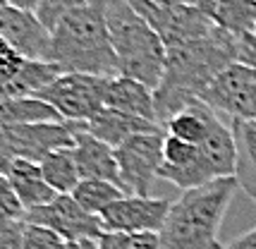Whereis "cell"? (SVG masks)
<instances>
[{
  "mask_svg": "<svg viewBox=\"0 0 256 249\" xmlns=\"http://www.w3.org/2000/svg\"><path fill=\"white\" fill-rule=\"evenodd\" d=\"M72 196L77 199V204L89 211L91 216H100L110 204H115L118 199L127 196L122 187L112 184V182L103 180H82L77 184V190L72 192Z\"/></svg>",
  "mask_w": 256,
  "mask_h": 249,
  "instance_id": "obj_20",
  "label": "cell"
},
{
  "mask_svg": "<svg viewBox=\"0 0 256 249\" xmlns=\"http://www.w3.org/2000/svg\"><path fill=\"white\" fill-rule=\"evenodd\" d=\"M254 34H256V32H254Z\"/></svg>",
  "mask_w": 256,
  "mask_h": 249,
  "instance_id": "obj_34",
  "label": "cell"
},
{
  "mask_svg": "<svg viewBox=\"0 0 256 249\" xmlns=\"http://www.w3.org/2000/svg\"><path fill=\"white\" fill-rule=\"evenodd\" d=\"M41 0H8V5L12 8H20V10H29V12H36Z\"/></svg>",
  "mask_w": 256,
  "mask_h": 249,
  "instance_id": "obj_28",
  "label": "cell"
},
{
  "mask_svg": "<svg viewBox=\"0 0 256 249\" xmlns=\"http://www.w3.org/2000/svg\"><path fill=\"white\" fill-rule=\"evenodd\" d=\"M24 218H26V208L17 199L8 178H2L0 180V226L2 223H22Z\"/></svg>",
  "mask_w": 256,
  "mask_h": 249,
  "instance_id": "obj_24",
  "label": "cell"
},
{
  "mask_svg": "<svg viewBox=\"0 0 256 249\" xmlns=\"http://www.w3.org/2000/svg\"><path fill=\"white\" fill-rule=\"evenodd\" d=\"M201 103H206L228 122H256V70L242 62L230 65L204 91Z\"/></svg>",
  "mask_w": 256,
  "mask_h": 249,
  "instance_id": "obj_7",
  "label": "cell"
},
{
  "mask_svg": "<svg viewBox=\"0 0 256 249\" xmlns=\"http://www.w3.org/2000/svg\"><path fill=\"white\" fill-rule=\"evenodd\" d=\"M41 170H44L46 182L58 194H72L77 190V184L82 182L77 156H74V146L58 148L53 154H48L41 160Z\"/></svg>",
  "mask_w": 256,
  "mask_h": 249,
  "instance_id": "obj_19",
  "label": "cell"
},
{
  "mask_svg": "<svg viewBox=\"0 0 256 249\" xmlns=\"http://www.w3.org/2000/svg\"><path fill=\"white\" fill-rule=\"evenodd\" d=\"M5 5H8V0H0V10H2V8H5Z\"/></svg>",
  "mask_w": 256,
  "mask_h": 249,
  "instance_id": "obj_32",
  "label": "cell"
},
{
  "mask_svg": "<svg viewBox=\"0 0 256 249\" xmlns=\"http://www.w3.org/2000/svg\"><path fill=\"white\" fill-rule=\"evenodd\" d=\"M237 190L234 178H223L182 192L160 230V249H220L218 232Z\"/></svg>",
  "mask_w": 256,
  "mask_h": 249,
  "instance_id": "obj_3",
  "label": "cell"
},
{
  "mask_svg": "<svg viewBox=\"0 0 256 249\" xmlns=\"http://www.w3.org/2000/svg\"><path fill=\"white\" fill-rule=\"evenodd\" d=\"M220 249H256V226L252 230H246L244 235L234 238L228 244H220Z\"/></svg>",
  "mask_w": 256,
  "mask_h": 249,
  "instance_id": "obj_27",
  "label": "cell"
},
{
  "mask_svg": "<svg viewBox=\"0 0 256 249\" xmlns=\"http://www.w3.org/2000/svg\"><path fill=\"white\" fill-rule=\"evenodd\" d=\"M67 244L70 242H65L53 230L44 226H34V223H24L22 249H67Z\"/></svg>",
  "mask_w": 256,
  "mask_h": 249,
  "instance_id": "obj_23",
  "label": "cell"
},
{
  "mask_svg": "<svg viewBox=\"0 0 256 249\" xmlns=\"http://www.w3.org/2000/svg\"><path fill=\"white\" fill-rule=\"evenodd\" d=\"M10 166H12V158H10V156L0 154V180H2V178H8V172H10Z\"/></svg>",
  "mask_w": 256,
  "mask_h": 249,
  "instance_id": "obj_29",
  "label": "cell"
},
{
  "mask_svg": "<svg viewBox=\"0 0 256 249\" xmlns=\"http://www.w3.org/2000/svg\"><path fill=\"white\" fill-rule=\"evenodd\" d=\"M50 62L62 72L108 80L120 74L106 24V0L70 12L50 32Z\"/></svg>",
  "mask_w": 256,
  "mask_h": 249,
  "instance_id": "obj_2",
  "label": "cell"
},
{
  "mask_svg": "<svg viewBox=\"0 0 256 249\" xmlns=\"http://www.w3.org/2000/svg\"><path fill=\"white\" fill-rule=\"evenodd\" d=\"M82 130H86L89 134H94L96 139L106 142L108 146L118 148L120 144H124L127 139H132L136 134H154V132H163V127H158L156 122H148L142 118H132V115L118 113L110 108H103L98 115H94L89 122L79 124Z\"/></svg>",
  "mask_w": 256,
  "mask_h": 249,
  "instance_id": "obj_14",
  "label": "cell"
},
{
  "mask_svg": "<svg viewBox=\"0 0 256 249\" xmlns=\"http://www.w3.org/2000/svg\"><path fill=\"white\" fill-rule=\"evenodd\" d=\"M163 144H166V132H154V134H136L115 148L122 187L127 194L151 196L148 192L163 166Z\"/></svg>",
  "mask_w": 256,
  "mask_h": 249,
  "instance_id": "obj_8",
  "label": "cell"
},
{
  "mask_svg": "<svg viewBox=\"0 0 256 249\" xmlns=\"http://www.w3.org/2000/svg\"><path fill=\"white\" fill-rule=\"evenodd\" d=\"M96 242L100 249H160L158 232H103Z\"/></svg>",
  "mask_w": 256,
  "mask_h": 249,
  "instance_id": "obj_21",
  "label": "cell"
},
{
  "mask_svg": "<svg viewBox=\"0 0 256 249\" xmlns=\"http://www.w3.org/2000/svg\"><path fill=\"white\" fill-rule=\"evenodd\" d=\"M240 62L256 70V34L240 36Z\"/></svg>",
  "mask_w": 256,
  "mask_h": 249,
  "instance_id": "obj_26",
  "label": "cell"
},
{
  "mask_svg": "<svg viewBox=\"0 0 256 249\" xmlns=\"http://www.w3.org/2000/svg\"><path fill=\"white\" fill-rule=\"evenodd\" d=\"M24 223L48 228L70 244H79V242H86V240H98L103 235L100 218L84 211L72 194H58L50 204L26 211Z\"/></svg>",
  "mask_w": 256,
  "mask_h": 249,
  "instance_id": "obj_9",
  "label": "cell"
},
{
  "mask_svg": "<svg viewBox=\"0 0 256 249\" xmlns=\"http://www.w3.org/2000/svg\"><path fill=\"white\" fill-rule=\"evenodd\" d=\"M79 249H100L96 240H86V242H79Z\"/></svg>",
  "mask_w": 256,
  "mask_h": 249,
  "instance_id": "obj_31",
  "label": "cell"
},
{
  "mask_svg": "<svg viewBox=\"0 0 256 249\" xmlns=\"http://www.w3.org/2000/svg\"><path fill=\"white\" fill-rule=\"evenodd\" d=\"M237 144V170L234 180L240 190L256 204V122L230 120Z\"/></svg>",
  "mask_w": 256,
  "mask_h": 249,
  "instance_id": "obj_17",
  "label": "cell"
},
{
  "mask_svg": "<svg viewBox=\"0 0 256 249\" xmlns=\"http://www.w3.org/2000/svg\"><path fill=\"white\" fill-rule=\"evenodd\" d=\"M8 182L17 194V199L22 202L26 211L41 208V206L50 204L58 196V192L46 182L41 163H32V160H12L10 172H8Z\"/></svg>",
  "mask_w": 256,
  "mask_h": 249,
  "instance_id": "obj_16",
  "label": "cell"
},
{
  "mask_svg": "<svg viewBox=\"0 0 256 249\" xmlns=\"http://www.w3.org/2000/svg\"><path fill=\"white\" fill-rule=\"evenodd\" d=\"M136 12L151 24L168 50L206 38L218 32V26L199 10V5H154L151 0H130Z\"/></svg>",
  "mask_w": 256,
  "mask_h": 249,
  "instance_id": "obj_6",
  "label": "cell"
},
{
  "mask_svg": "<svg viewBox=\"0 0 256 249\" xmlns=\"http://www.w3.org/2000/svg\"><path fill=\"white\" fill-rule=\"evenodd\" d=\"M0 36L8 38L26 60L50 62V32L41 24L36 12L5 5L0 10Z\"/></svg>",
  "mask_w": 256,
  "mask_h": 249,
  "instance_id": "obj_11",
  "label": "cell"
},
{
  "mask_svg": "<svg viewBox=\"0 0 256 249\" xmlns=\"http://www.w3.org/2000/svg\"><path fill=\"white\" fill-rule=\"evenodd\" d=\"M91 2H96V0H41L38 8H36V17L41 20V24L48 32H53L70 12L82 10Z\"/></svg>",
  "mask_w": 256,
  "mask_h": 249,
  "instance_id": "obj_22",
  "label": "cell"
},
{
  "mask_svg": "<svg viewBox=\"0 0 256 249\" xmlns=\"http://www.w3.org/2000/svg\"><path fill=\"white\" fill-rule=\"evenodd\" d=\"M106 108L158 124L154 89H148L146 84H142V82H136V80L122 77V74H118V77H112V80L108 82V89H106ZM158 127H160V124H158Z\"/></svg>",
  "mask_w": 256,
  "mask_h": 249,
  "instance_id": "obj_13",
  "label": "cell"
},
{
  "mask_svg": "<svg viewBox=\"0 0 256 249\" xmlns=\"http://www.w3.org/2000/svg\"><path fill=\"white\" fill-rule=\"evenodd\" d=\"M170 202L160 196H134L127 194L110 204L98 216L103 232H158L166 226Z\"/></svg>",
  "mask_w": 256,
  "mask_h": 249,
  "instance_id": "obj_10",
  "label": "cell"
},
{
  "mask_svg": "<svg viewBox=\"0 0 256 249\" xmlns=\"http://www.w3.org/2000/svg\"><path fill=\"white\" fill-rule=\"evenodd\" d=\"M108 77H94V74H77V72H62L53 84L38 91L34 98H41L53 106L58 115L65 122H89L94 115L106 108V89Z\"/></svg>",
  "mask_w": 256,
  "mask_h": 249,
  "instance_id": "obj_5",
  "label": "cell"
},
{
  "mask_svg": "<svg viewBox=\"0 0 256 249\" xmlns=\"http://www.w3.org/2000/svg\"><path fill=\"white\" fill-rule=\"evenodd\" d=\"M36 122H65L53 106H48L41 98H10L0 96V130L20 127V124H36Z\"/></svg>",
  "mask_w": 256,
  "mask_h": 249,
  "instance_id": "obj_18",
  "label": "cell"
},
{
  "mask_svg": "<svg viewBox=\"0 0 256 249\" xmlns=\"http://www.w3.org/2000/svg\"><path fill=\"white\" fill-rule=\"evenodd\" d=\"M240 62V36L218 29L216 34L168 50L166 74L156 96V120L166 127L170 118L196 106L216 77Z\"/></svg>",
  "mask_w": 256,
  "mask_h": 249,
  "instance_id": "obj_1",
  "label": "cell"
},
{
  "mask_svg": "<svg viewBox=\"0 0 256 249\" xmlns=\"http://www.w3.org/2000/svg\"><path fill=\"white\" fill-rule=\"evenodd\" d=\"M196 5L228 34L249 36L256 32V0H196Z\"/></svg>",
  "mask_w": 256,
  "mask_h": 249,
  "instance_id": "obj_15",
  "label": "cell"
},
{
  "mask_svg": "<svg viewBox=\"0 0 256 249\" xmlns=\"http://www.w3.org/2000/svg\"><path fill=\"white\" fill-rule=\"evenodd\" d=\"M106 24L118 72L156 91L166 74L168 48L130 0H106Z\"/></svg>",
  "mask_w": 256,
  "mask_h": 249,
  "instance_id": "obj_4",
  "label": "cell"
},
{
  "mask_svg": "<svg viewBox=\"0 0 256 249\" xmlns=\"http://www.w3.org/2000/svg\"><path fill=\"white\" fill-rule=\"evenodd\" d=\"M24 220L22 223H2L0 226V249H22Z\"/></svg>",
  "mask_w": 256,
  "mask_h": 249,
  "instance_id": "obj_25",
  "label": "cell"
},
{
  "mask_svg": "<svg viewBox=\"0 0 256 249\" xmlns=\"http://www.w3.org/2000/svg\"><path fill=\"white\" fill-rule=\"evenodd\" d=\"M70 124L74 127V156H77L82 180H103V182H112V184L122 187L115 148L108 146L106 142L96 139L94 134H89L79 124L74 122Z\"/></svg>",
  "mask_w": 256,
  "mask_h": 249,
  "instance_id": "obj_12",
  "label": "cell"
},
{
  "mask_svg": "<svg viewBox=\"0 0 256 249\" xmlns=\"http://www.w3.org/2000/svg\"><path fill=\"white\" fill-rule=\"evenodd\" d=\"M154 5H163V8H168V5H196V0H151Z\"/></svg>",
  "mask_w": 256,
  "mask_h": 249,
  "instance_id": "obj_30",
  "label": "cell"
},
{
  "mask_svg": "<svg viewBox=\"0 0 256 249\" xmlns=\"http://www.w3.org/2000/svg\"><path fill=\"white\" fill-rule=\"evenodd\" d=\"M67 249H79V244H67Z\"/></svg>",
  "mask_w": 256,
  "mask_h": 249,
  "instance_id": "obj_33",
  "label": "cell"
}]
</instances>
